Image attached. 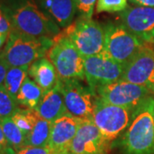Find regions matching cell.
Masks as SVG:
<instances>
[{"label":"cell","instance_id":"obj_1","mask_svg":"<svg viewBox=\"0 0 154 154\" xmlns=\"http://www.w3.org/2000/svg\"><path fill=\"white\" fill-rule=\"evenodd\" d=\"M13 30L33 37L53 38L60 33L58 25L41 11L33 0H9L2 7Z\"/></svg>","mask_w":154,"mask_h":154},{"label":"cell","instance_id":"obj_2","mask_svg":"<svg viewBox=\"0 0 154 154\" xmlns=\"http://www.w3.org/2000/svg\"><path fill=\"white\" fill-rule=\"evenodd\" d=\"M123 154H154V96L146 99L118 140Z\"/></svg>","mask_w":154,"mask_h":154},{"label":"cell","instance_id":"obj_3","mask_svg":"<svg viewBox=\"0 0 154 154\" xmlns=\"http://www.w3.org/2000/svg\"><path fill=\"white\" fill-rule=\"evenodd\" d=\"M52 45V38L33 37L11 29L0 57L9 67L30 66L47 55Z\"/></svg>","mask_w":154,"mask_h":154},{"label":"cell","instance_id":"obj_4","mask_svg":"<svg viewBox=\"0 0 154 154\" xmlns=\"http://www.w3.org/2000/svg\"><path fill=\"white\" fill-rule=\"evenodd\" d=\"M47 57L60 79H85V59L69 38L61 33L52 38Z\"/></svg>","mask_w":154,"mask_h":154},{"label":"cell","instance_id":"obj_5","mask_svg":"<svg viewBox=\"0 0 154 154\" xmlns=\"http://www.w3.org/2000/svg\"><path fill=\"white\" fill-rule=\"evenodd\" d=\"M105 29V51L123 67L129 63L146 45L121 22H110Z\"/></svg>","mask_w":154,"mask_h":154},{"label":"cell","instance_id":"obj_6","mask_svg":"<svg viewBox=\"0 0 154 154\" xmlns=\"http://www.w3.org/2000/svg\"><path fill=\"white\" fill-rule=\"evenodd\" d=\"M61 33L71 41L83 57L105 51V29L92 19L79 18Z\"/></svg>","mask_w":154,"mask_h":154},{"label":"cell","instance_id":"obj_7","mask_svg":"<svg viewBox=\"0 0 154 154\" xmlns=\"http://www.w3.org/2000/svg\"><path fill=\"white\" fill-rule=\"evenodd\" d=\"M134 113L128 108L110 105L95 96L92 121L105 140L111 142L130 125Z\"/></svg>","mask_w":154,"mask_h":154},{"label":"cell","instance_id":"obj_8","mask_svg":"<svg viewBox=\"0 0 154 154\" xmlns=\"http://www.w3.org/2000/svg\"><path fill=\"white\" fill-rule=\"evenodd\" d=\"M94 95L110 105L135 110L152 94L142 86L123 80L98 88Z\"/></svg>","mask_w":154,"mask_h":154},{"label":"cell","instance_id":"obj_9","mask_svg":"<svg viewBox=\"0 0 154 154\" xmlns=\"http://www.w3.org/2000/svg\"><path fill=\"white\" fill-rule=\"evenodd\" d=\"M59 88L67 111L84 120H93L95 95L76 79H60Z\"/></svg>","mask_w":154,"mask_h":154},{"label":"cell","instance_id":"obj_10","mask_svg":"<svg viewBox=\"0 0 154 154\" xmlns=\"http://www.w3.org/2000/svg\"><path fill=\"white\" fill-rule=\"evenodd\" d=\"M84 59L85 79L94 94L99 87L121 80L124 67L111 58L105 51Z\"/></svg>","mask_w":154,"mask_h":154},{"label":"cell","instance_id":"obj_11","mask_svg":"<svg viewBox=\"0 0 154 154\" xmlns=\"http://www.w3.org/2000/svg\"><path fill=\"white\" fill-rule=\"evenodd\" d=\"M121 23L145 44L154 43V7H127L120 12Z\"/></svg>","mask_w":154,"mask_h":154},{"label":"cell","instance_id":"obj_12","mask_svg":"<svg viewBox=\"0 0 154 154\" xmlns=\"http://www.w3.org/2000/svg\"><path fill=\"white\" fill-rule=\"evenodd\" d=\"M121 80L142 86L154 94V50L146 45L124 67Z\"/></svg>","mask_w":154,"mask_h":154},{"label":"cell","instance_id":"obj_13","mask_svg":"<svg viewBox=\"0 0 154 154\" xmlns=\"http://www.w3.org/2000/svg\"><path fill=\"white\" fill-rule=\"evenodd\" d=\"M108 140L102 135L92 120H83L69 146L72 154H108Z\"/></svg>","mask_w":154,"mask_h":154},{"label":"cell","instance_id":"obj_14","mask_svg":"<svg viewBox=\"0 0 154 154\" xmlns=\"http://www.w3.org/2000/svg\"><path fill=\"white\" fill-rule=\"evenodd\" d=\"M84 119L68 113L51 123L47 146L53 152H69V146Z\"/></svg>","mask_w":154,"mask_h":154},{"label":"cell","instance_id":"obj_15","mask_svg":"<svg viewBox=\"0 0 154 154\" xmlns=\"http://www.w3.org/2000/svg\"><path fill=\"white\" fill-rule=\"evenodd\" d=\"M34 110L39 117L51 122L69 113L59 88V83H57V85L51 90L44 93L38 105Z\"/></svg>","mask_w":154,"mask_h":154},{"label":"cell","instance_id":"obj_16","mask_svg":"<svg viewBox=\"0 0 154 154\" xmlns=\"http://www.w3.org/2000/svg\"><path fill=\"white\" fill-rule=\"evenodd\" d=\"M40 7L62 28L72 23L76 13L75 0H38Z\"/></svg>","mask_w":154,"mask_h":154},{"label":"cell","instance_id":"obj_17","mask_svg":"<svg viewBox=\"0 0 154 154\" xmlns=\"http://www.w3.org/2000/svg\"><path fill=\"white\" fill-rule=\"evenodd\" d=\"M28 75L44 93L55 88L59 82L55 67L45 57L33 62L29 66Z\"/></svg>","mask_w":154,"mask_h":154},{"label":"cell","instance_id":"obj_18","mask_svg":"<svg viewBox=\"0 0 154 154\" xmlns=\"http://www.w3.org/2000/svg\"><path fill=\"white\" fill-rule=\"evenodd\" d=\"M44 94V91L28 76L19 90L17 96V103L27 109L34 110Z\"/></svg>","mask_w":154,"mask_h":154},{"label":"cell","instance_id":"obj_19","mask_svg":"<svg viewBox=\"0 0 154 154\" xmlns=\"http://www.w3.org/2000/svg\"><path fill=\"white\" fill-rule=\"evenodd\" d=\"M51 122L38 116L33 129L25 137L23 146H46L49 141Z\"/></svg>","mask_w":154,"mask_h":154},{"label":"cell","instance_id":"obj_20","mask_svg":"<svg viewBox=\"0 0 154 154\" xmlns=\"http://www.w3.org/2000/svg\"><path fill=\"white\" fill-rule=\"evenodd\" d=\"M28 69L29 66L10 67L7 71L4 87L6 91L15 99H17L20 88L25 79L28 77Z\"/></svg>","mask_w":154,"mask_h":154},{"label":"cell","instance_id":"obj_21","mask_svg":"<svg viewBox=\"0 0 154 154\" xmlns=\"http://www.w3.org/2000/svg\"><path fill=\"white\" fill-rule=\"evenodd\" d=\"M0 125L3 128L6 140H8L11 146L17 152L24 146L25 134L17 127L11 117H5L0 119Z\"/></svg>","mask_w":154,"mask_h":154},{"label":"cell","instance_id":"obj_22","mask_svg":"<svg viewBox=\"0 0 154 154\" xmlns=\"http://www.w3.org/2000/svg\"><path fill=\"white\" fill-rule=\"evenodd\" d=\"M11 118L26 136L33 129L38 120V115L35 110L19 108L17 112L11 116Z\"/></svg>","mask_w":154,"mask_h":154},{"label":"cell","instance_id":"obj_23","mask_svg":"<svg viewBox=\"0 0 154 154\" xmlns=\"http://www.w3.org/2000/svg\"><path fill=\"white\" fill-rule=\"evenodd\" d=\"M19 109L17 99L5 90L4 84L0 86V119L11 117Z\"/></svg>","mask_w":154,"mask_h":154},{"label":"cell","instance_id":"obj_24","mask_svg":"<svg viewBox=\"0 0 154 154\" xmlns=\"http://www.w3.org/2000/svg\"><path fill=\"white\" fill-rule=\"evenodd\" d=\"M127 7V0H98L97 12H122Z\"/></svg>","mask_w":154,"mask_h":154},{"label":"cell","instance_id":"obj_25","mask_svg":"<svg viewBox=\"0 0 154 154\" xmlns=\"http://www.w3.org/2000/svg\"><path fill=\"white\" fill-rule=\"evenodd\" d=\"M76 11L80 18L92 19L95 3L97 0H75Z\"/></svg>","mask_w":154,"mask_h":154},{"label":"cell","instance_id":"obj_26","mask_svg":"<svg viewBox=\"0 0 154 154\" xmlns=\"http://www.w3.org/2000/svg\"><path fill=\"white\" fill-rule=\"evenodd\" d=\"M53 152L46 146H22L17 150L16 154H52Z\"/></svg>","mask_w":154,"mask_h":154},{"label":"cell","instance_id":"obj_27","mask_svg":"<svg viewBox=\"0 0 154 154\" xmlns=\"http://www.w3.org/2000/svg\"><path fill=\"white\" fill-rule=\"evenodd\" d=\"M11 29V23L6 15L5 11H4L2 7H0V33L9 35Z\"/></svg>","mask_w":154,"mask_h":154},{"label":"cell","instance_id":"obj_28","mask_svg":"<svg viewBox=\"0 0 154 154\" xmlns=\"http://www.w3.org/2000/svg\"><path fill=\"white\" fill-rule=\"evenodd\" d=\"M9 68H10L9 65L0 57V86H2L4 84Z\"/></svg>","mask_w":154,"mask_h":154},{"label":"cell","instance_id":"obj_29","mask_svg":"<svg viewBox=\"0 0 154 154\" xmlns=\"http://www.w3.org/2000/svg\"><path fill=\"white\" fill-rule=\"evenodd\" d=\"M0 145H1L2 146H4L5 148L7 149V150H14V149L11 146V145L9 144L8 140H6L5 135V134H4V131H3V128H2L1 125H0ZM14 151H15V150H14Z\"/></svg>","mask_w":154,"mask_h":154},{"label":"cell","instance_id":"obj_30","mask_svg":"<svg viewBox=\"0 0 154 154\" xmlns=\"http://www.w3.org/2000/svg\"><path fill=\"white\" fill-rule=\"evenodd\" d=\"M133 2L141 6H149L154 7V0H132Z\"/></svg>","mask_w":154,"mask_h":154},{"label":"cell","instance_id":"obj_31","mask_svg":"<svg viewBox=\"0 0 154 154\" xmlns=\"http://www.w3.org/2000/svg\"><path fill=\"white\" fill-rule=\"evenodd\" d=\"M0 154H16L14 150H7L0 145Z\"/></svg>","mask_w":154,"mask_h":154},{"label":"cell","instance_id":"obj_32","mask_svg":"<svg viewBox=\"0 0 154 154\" xmlns=\"http://www.w3.org/2000/svg\"><path fill=\"white\" fill-rule=\"evenodd\" d=\"M7 38H8V34L0 33V49L3 46V45L5 44V42L6 41Z\"/></svg>","mask_w":154,"mask_h":154},{"label":"cell","instance_id":"obj_33","mask_svg":"<svg viewBox=\"0 0 154 154\" xmlns=\"http://www.w3.org/2000/svg\"><path fill=\"white\" fill-rule=\"evenodd\" d=\"M52 154H72L69 152H53Z\"/></svg>","mask_w":154,"mask_h":154}]
</instances>
